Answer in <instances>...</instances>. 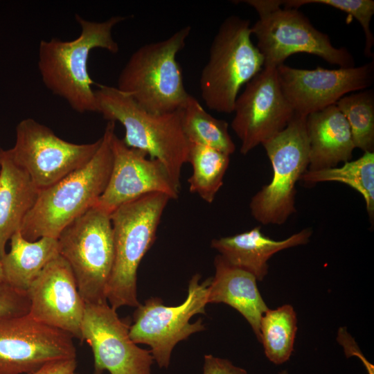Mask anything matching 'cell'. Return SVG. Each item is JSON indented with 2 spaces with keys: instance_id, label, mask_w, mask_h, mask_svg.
Returning a JSON list of instances; mask_svg holds the SVG:
<instances>
[{
  "instance_id": "cell-1",
  "label": "cell",
  "mask_w": 374,
  "mask_h": 374,
  "mask_svg": "<svg viewBox=\"0 0 374 374\" xmlns=\"http://www.w3.org/2000/svg\"><path fill=\"white\" fill-rule=\"evenodd\" d=\"M80 33L73 40L58 38L41 40L38 49V70L45 87L63 98L78 113L97 111L94 83L88 71V60L94 48L115 54L119 46L112 30L125 17L113 16L103 21L85 19L75 14Z\"/></svg>"
},
{
  "instance_id": "cell-2",
  "label": "cell",
  "mask_w": 374,
  "mask_h": 374,
  "mask_svg": "<svg viewBox=\"0 0 374 374\" xmlns=\"http://www.w3.org/2000/svg\"><path fill=\"white\" fill-rule=\"evenodd\" d=\"M115 122L108 121L100 145L83 166L53 185L39 190L22 222L20 232L30 242L57 238L74 220L95 206L107 185L113 163L111 139Z\"/></svg>"
},
{
  "instance_id": "cell-3",
  "label": "cell",
  "mask_w": 374,
  "mask_h": 374,
  "mask_svg": "<svg viewBox=\"0 0 374 374\" xmlns=\"http://www.w3.org/2000/svg\"><path fill=\"white\" fill-rule=\"evenodd\" d=\"M96 112L108 121L118 122L125 129L122 139L132 148L159 160L180 188L182 167L188 162L189 141L181 126V109L153 114L140 107L116 87L100 85L94 90Z\"/></svg>"
},
{
  "instance_id": "cell-4",
  "label": "cell",
  "mask_w": 374,
  "mask_h": 374,
  "mask_svg": "<svg viewBox=\"0 0 374 374\" xmlns=\"http://www.w3.org/2000/svg\"><path fill=\"white\" fill-rule=\"evenodd\" d=\"M170 198L153 193L126 202L110 214L114 258L106 288L108 303L116 310L137 307V271L154 242L163 213Z\"/></svg>"
},
{
  "instance_id": "cell-5",
  "label": "cell",
  "mask_w": 374,
  "mask_h": 374,
  "mask_svg": "<svg viewBox=\"0 0 374 374\" xmlns=\"http://www.w3.org/2000/svg\"><path fill=\"white\" fill-rule=\"evenodd\" d=\"M190 31L191 27L186 26L166 39L136 49L120 72L116 87L153 114L182 109L189 93L177 55Z\"/></svg>"
},
{
  "instance_id": "cell-6",
  "label": "cell",
  "mask_w": 374,
  "mask_h": 374,
  "mask_svg": "<svg viewBox=\"0 0 374 374\" xmlns=\"http://www.w3.org/2000/svg\"><path fill=\"white\" fill-rule=\"evenodd\" d=\"M250 21L231 15L220 24L202 70L199 85L206 107L233 112L240 89L264 67V57L251 40Z\"/></svg>"
},
{
  "instance_id": "cell-7",
  "label": "cell",
  "mask_w": 374,
  "mask_h": 374,
  "mask_svg": "<svg viewBox=\"0 0 374 374\" xmlns=\"http://www.w3.org/2000/svg\"><path fill=\"white\" fill-rule=\"evenodd\" d=\"M256 10L258 19L251 26L264 67L277 68L291 55L308 53L339 68H350L355 60L345 47L334 46L329 36L317 29L299 8H283L278 0L240 1Z\"/></svg>"
},
{
  "instance_id": "cell-8",
  "label": "cell",
  "mask_w": 374,
  "mask_h": 374,
  "mask_svg": "<svg viewBox=\"0 0 374 374\" xmlns=\"http://www.w3.org/2000/svg\"><path fill=\"white\" fill-rule=\"evenodd\" d=\"M262 145L271 162L272 177L252 197L249 208L261 224L281 225L296 212V185L308 168L306 116L294 113L285 128Z\"/></svg>"
},
{
  "instance_id": "cell-9",
  "label": "cell",
  "mask_w": 374,
  "mask_h": 374,
  "mask_svg": "<svg viewBox=\"0 0 374 374\" xmlns=\"http://www.w3.org/2000/svg\"><path fill=\"white\" fill-rule=\"evenodd\" d=\"M57 240L59 254L71 267L85 303L107 302L114 258L110 215L95 205L67 225Z\"/></svg>"
},
{
  "instance_id": "cell-10",
  "label": "cell",
  "mask_w": 374,
  "mask_h": 374,
  "mask_svg": "<svg viewBox=\"0 0 374 374\" xmlns=\"http://www.w3.org/2000/svg\"><path fill=\"white\" fill-rule=\"evenodd\" d=\"M211 278L200 283L201 275H193L188 283V295L179 305L167 306L160 298L151 297L136 307L133 323L130 326V338L136 344L150 347L159 368L169 366L172 350L179 341L205 330L201 318L194 323L190 320L196 314H205Z\"/></svg>"
},
{
  "instance_id": "cell-11",
  "label": "cell",
  "mask_w": 374,
  "mask_h": 374,
  "mask_svg": "<svg viewBox=\"0 0 374 374\" xmlns=\"http://www.w3.org/2000/svg\"><path fill=\"white\" fill-rule=\"evenodd\" d=\"M100 143L101 137L86 144L66 141L47 126L28 118L17 124L15 143L6 152L42 190L85 165Z\"/></svg>"
},
{
  "instance_id": "cell-12",
  "label": "cell",
  "mask_w": 374,
  "mask_h": 374,
  "mask_svg": "<svg viewBox=\"0 0 374 374\" xmlns=\"http://www.w3.org/2000/svg\"><path fill=\"white\" fill-rule=\"evenodd\" d=\"M233 112L231 126L244 155L285 128L295 112L283 93L276 68L263 67L245 84Z\"/></svg>"
},
{
  "instance_id": "cell-13",
  "label": "cell",
  "mask_w": 374,
  "mask_h": 374,
  "mask_svg": "<svg viewBox=\"0 0 374 374\" xmlns=\"http://www.w3.org/2000/svg\"><path fill=\"white\" fill-rule=\"evenodd\" d=\"M130 326L107 301L85 303L80 340L93 352V374H152L151 352L132 340Z\"/></svg>"
},
{
  "instance_id": "cell-14",
  "label": "cell",
  "mask_w": 374,
  "mask_h": 374,
  "mask_svg": "<svg viewBox=\"0 0 374 374\" xmlns=\"http://www.w3.org/2000/svg\"><path fill=\"white\" fill-rule=\"evenodd\" d=\"M73 337L28 314L0 320V374H28L52 362L76 358Z\"/></svg>"
},
{
  "instance_id": "cell-15",
  "label": "cell",
  "mask_w": 374,
  "mask_h": 374,
  "mask_svg": "<svg viewBox=\"0 0 374 374\" xmlns=\"http://www.w3.org/2000/svg\"><path fill=\"white\" fill-rule=\"evenodd\" d=\"M283 94L294 112L307 116L335 105L349 93L369 89L374 81V61L350 68H276Z\"/></svg>"
},
{
  "instance_id": "cell-16",
  "label": "cell",
  "mask_w": 374,
  "mask_h": 374,
  "mask_svg": "<svg viewBox=\"0 0 374 374\" xmlns=\"http://www.w3.org/2000/svg\"><path fill=\"white\" fill-rule=\"evenodd\" d=\"M111 148L112 168L97 206L110 215L122 204L149 193H163L170 199L178 198L179 188L159 160L148 158L145 152L127 146L115 132Z\"/></svg>"
},
{
  "instance_id": "cell-17",
  "label": "cell",
  "mask_w": 374,
  "mask_h": 374,
  "mask_svg": "<svg viewBox=\"0 0 374 374\" xmlns=\"http://www.w3.org/2000/svg\"><path fill=\"white\" fill-rule=\"evenodd\" d=\"M26 294L30 317L81 339L85 302L71 267L61 256L46 265Z\"/></svg>"
},
{
  "instance_id": "cell-18",
  "label": "cell",
  "mask_w": 374,
  "mask_h": 374,
  "mask_svg": "<svg viewBox=\"0 0 374 374\" xmlns=\"http://www.w3.org/2000/svg\"><path fill=\"white\" fill-rule=\"evenodd\" d=\"M312 234L304 229L290 237L276 240L261 231L258 226L231 236L213 239L211 246L229 264L253 274L262 281L268 273V260L280 251L307 244Z\"/></svg>"
},
{
  "instance_id": "cell-19",
  "label": "cell",
  "mask_w": 374,
  "mask_h": 374,
  "mask_svg": "<svg viewBox=\"0 0 374 374\" xmlns=\"http://www.w3.org/2000/svg\"><path fill=\"white\" fill-rule=\"evenodd\" d=\"M215 275L208 288V303H225L239 312L260 341V323L269 309L251 273L229 264L220 254L214 259Z\"/></svg>"
},
{
  "instance_id": "cell-20",
  "label": "cell",
  "mask_w": 374,
  "mask_h": 374,
  "mask_svg": "<svg viewBox=\"0 0 374 374\" xmlns=\"http://www.w3.org/2000/svg\"><path fill=\"white\" fill-rule=\"evenodd\" d=\"M309 142L308 170L336 167L350 161L355 148L350 127L335 105L306 116Z\"/></svg>"
},
{
  "instance_id": "cell-21",
  "label": "cell",
  "mask_w": 374,
  "mask_h": 374,
  "mask_svg": "<svg viewBox=\"0 0 374 374\" xmlns=\"http://www.w3.org/2000/svg\"><path fill=\"white\" fill-rule=\"evenodd\" d=\"M39 190L28 173L0 151V261L6 255V245L20 231L27 213L35 204Z\"/></svg>"
},
{
  "instance_id": "cell-22",
  "label": "cell",
  "mask_w": 374,
  "mask_h": 374,
  "mask_svg": "<svg viewBox=\"0 0 374 374\" xmlns=\"http://www.w3.org/2000/svg\"><path fill=\"white\" fill-rule=\"evenodd\" d=\"M59 255L57 238L42 237L30 242L19 231L11 237L10 250L1 260L4 282L26 292L46 265Z\"/></svg>"
},
{
  "instance_id": "cell-23",
  "label": "cell",
  "mask_w": 374,
  "mask_h": 374,
  "mask_svg": "<svg viewBox=\"0 0 374 374\" xmlns=\"http://www.w3.org/2000/svg\"><path fill=\"white\" fill-rule=\"evenodd\" d=\"M181 126L190 143L208 146L228 155L235 150L228 123L208 114L190 94L181 109Z\"/></svg>"
},
{
  "instance_id": "cell-24",
  "label": "cell",
  "mask_w": 374,
  "mask_h": 374,
  "mask_svg": "<svg viewBox=\"0 0 374 374\" xmlns=\"http://www.w3.org/2000/svg\"><path fill=\"white\" fill-rule=\"evenodd\" d=\"M301 180L310 184L336 181L348 185L362 195L369 218L373 222L374 152H364L357 159L346 161L340 167L307 170Z\"/></svg>"
},
{
  "instance_id": "cell-25",
  "label": "cell",
  "mask_w": 374,
  "mask_h": 374,
  "mask_svg": "<svg viewBox=\"0 0 374 374\" xmlns=\"http://www.w3.org/2000/svg\"><path fill=\"white\" fill-rule=\"evenodd\" d=\"M230 162V155L203 145L190 143L188 163L192 166L188 178L190 193L212 203L223 185Z\"/></svg>"
},
{
  "instance_id": "cell-26",
  "label": "cell",
  "mask_w": 374,
  "mask_h": 374,
  "mask_svg": "<svg viewBox=\"0 0 374 374\" xmlns=\"http://www.w3.org/2000/svg\"><path fill=\"white\" fill-rule=\"evenodd\" d=\"M296 332V313L291 305L268 309L265 312L260 323V342L271 362L280 365L290 359Z\"/></svg>"
},
{
  "instance_id": "cell-27",
  "label": "cell",
  "mask_w": 374,
  "mask_h": 374,
  "mask_svg": "<svg viewBox=\"0 0 374 374\" xmlns=\"http://www.w3.org/2000/svg\"><path fill=\"white\" fill-rule=\"evenodd\" d=\"M335 105L350 127L355 148L374 152V91L369 88L346 95Z\"/></svg>"
},
{
  "instance_id": "cell-28",
  "label": "cell",
  "mask_w": 374,
  "mask_h": 374,
  "mask_svg": "<svg viewBox=\"0 0 374 374\" xmlns=\"http://www.w3.org/2000/svg\"><path fill=\"white\" fill-rule=\"evenodd\" d=\"M318 3L333 7L354 17L362 26L364 33L365 46L364 53L366 57L373 56L372 48L374 36L370 28L374 15V1L373 0H287L282 1L285 8H299L301 6Z\"/></svg>"
},
{
  "instance_id": "cell-29",
  "label": "cell",
  "mask_w": 374,
  "mask_h": 374,
  "mask_svg": "<svg viewBox=\"0 0 374 374\" xmlns=\"http://www.w3.org/2000/svg\"><path fill=\"white\" fill-rule=\"evenodd\" d=\"M30 301L26 292L0 283V320L27 314Z\"/></svg>"
},
{
  "instance_id": "cell-30",
  "label": "cell",
  "mask_w": 374,
  "mask_h": 374,
  "mask_svg": "<svg viewBox=\"0 0 374 374\" xmlns=\"http://www.w3.org/2000/svg\"><path fill=\"white\" fill-rule=\"evenodd\" d=\"M203 374H248V373L245 369L235 366L227 359L205 355Z\"/></svg>"
},
{
  "instance_id": "cell-31",
  "label": "cell",
  "mask_w": 374,
  "mask_h": 374,
  "mask_svg": "<svg viewBox=\"0 0 374 374\" xmlns=\"http://www.w3.org/2000/svg\"><path fill=\"white\" fill-rule=\"evenodd\" d=\"M76 358L62 359L48 363L28 374H75Z\"/></svg>"
},
{
  "instance_id": "cell-32",
  "label": "cell",
  "mask_w": 374,
  "mask_h": 374,
  "mask_svg": "<svg viewBox=\"0 0 374 374\" xmlns=\"http://www.w3.org/2000/svg\"><path fill=\"white\" fill-rule=\"evenodd\" d=\"M2 282H4V276H3L1 263L0 261V283H2Z\"/></svg>"
},
{
  "instance_id": "cell-33",
  "label": "cell",
  "mask_w": 374,
  "mask_h": 374,
  "mask_svg": "<svg viewBox=\"0 0 374 374\" xmlns=\"http://www.w3.org/2000/svg\"><path fill=\"white\" fill-rule=\"evenodd\" d=\"M278 374H289L288 371L286 370H283L280 372H279Z\"/></svg>"
},
{
  "instance_id": "cell-34",
  "label": "cell",
  "mask_w": 374,
  "mask_h": 374,
  "mask_svg": "<svg viewBox=\"0 0 374 374\" xmlns=\"http://www.w3.org/2000/svg\"><path fill=\"white\" fill-rule=\"evenodd\" d=\"M75 374H78V373H75Z\"/></svg>"
},
{
  "instance_id": "cell-35",
  "label": "cell",
  "mask_w": 374,
  "mask_h": 374,
  "mask_svg": "<svg viewBox=\"0 0 374 374\" xmlns=\"http://www.w3.org/2000/svg\"><path fill=\"white\" fill-rule=\"evenodd\" d=\"M0 151H1V149H0Z\"/></svg>"
}]
</instances>
